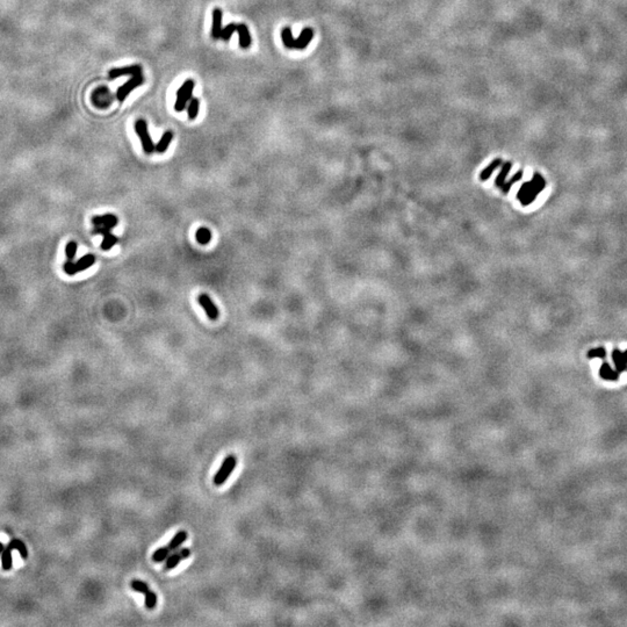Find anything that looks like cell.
Masks as SVG:
<instances>
[{"instance_id":"6da1fadb","label":"cell","mask_w":627,"mask_h":627,"mask_svg":"<svg viewBox=\"0 0 627 627\" xmlns=\"http://www.w3.org/2000/svg\"><path fill=\"white\" fill-rule=\"evenodd\" d=\"M313 36H314V30L311 28H304L301 31L300 36L296 40L293 38L292 30L290 27H286V28H283L281 31L283 46L288 49H299V50L306 49L309 46L311 40H313Z\"/></svg>"},{"instance_id":"7a4b0ae2","label":"cell","mask_w":627,"mask_h":627,"mask_svg":"<svg viewBox=\"0 0 627 627\" xmlns=\"http://www.w3.org/2000/svg\"><path fill=\"white\" fill-rule=\"evenodd\" d=\"M545 187V179L540 174L535 173L533 175L532 182L526 183L522 186L521 192L518 194V198L522 201V204L526 206L533 202L536 194H539Z\"/></svg>"},{"instance_id":"3957f363","label":"cell","mask_w":627,"mask_h":627,"mask_svg":"<svg viewBox=\"0 0 627 627\" xmlns=\"http://www.w3.org/2000/svg\"><path fill=\"white\" fill-rule=\"evenodd\" d=\"M130 588H132L134 592L144 595V605H146L148 610H155L157 604H158V597H157L155 592H152L148 583H146V582L142 580L134 579L130 582Z\"/></svg>"},{"instance_id":"277c9868","label":"cell","mask_w":627,"mask_h":627,"mask_svg":"<svg viewBox=\"0 0 627 627\" xmlns=\"http://www.w3.org/2000/svg\"><path fill=\"white\" fill-rule=\"evenodd\" d=\"M237 466V457L234 454H229L227 457L224 458L223 462L221 463L220 468L218 469V472H216V474L213 477V482L216 487H221L223 486L227 480L229 479V476L232 474V472L235 471V468Z\"/></svg>"},{"instance_id":"5b68a950","label":"cell","mask_w":627,"mask_h":627,"mask_svg":"<svg viewBox=\"0 0 627 627\" xmlns=\"http://www.w3.org/2000/svg\"><path fill=\"white\" fill-rule=\"evenodd\" d=\"M17 549L22 559L28 558V552H27L26 545L19 539H13L10 541L6 548H4L2 553V567L4 570H10L12 568V551Z\"/></svg>"},{"instance_id":"8992f818","label":"cell","mask_w":627,"mask_h":627,"mask_svg":"<svg viewBox=\"0 0 627 627\" xmlns=\"http://www.w3.org/2000/svg\"><path fill=\"white\" fill-rule=\"evenodd\" d=\"M194 80L187 79L177 92V101L174 103V110L177 112H183L186 108L187 102L191 100L192 92L194 88Z\"/></svg>"},{"instance_id":"52a82bcc","label":"cell","mask_w":627,"mask_h":627,"mask_svg":"<svg viewBox=\"0 0 627 627\" xmlns=\"http://www.w3.org/2000/svg\"><path fill=\"white\" fill-rule=\"evenodd\" d=\"M135 132H136L139 139H141L142 148H143L144 152L148 153V155H150V153L155 151V144H153L150 134H149L148 124L146 121L137 120L136 123H135Z\"/></svg>"},{"instance_id":"ba28073f","label":"cell","mask_w":627,"mask_h":627,"mask_svg":"<svg viewBox=\"0 0 627 627\" xmlns=\"http://www.w3.org/2000/svg\"><path fill=\"white\" fill-rule=\"evenodd\" d=\"M191 557V549L189 548H178L173 551L172 553L170 554L168 557V559L164 561V566H163V570L164 571H170L174 569L175 567L179 566V563L182 562L183 560H186Z\"/></svg>"},{"instance_id":"9c48e42d","label":"cell","mask_w":627,"mask_h":627,"mask_svg":"<svg viewBox=\"0 0 627 627\" xmlns=\"http://www.w3.org/2000/svg\"><path fill=\"white\" fill-rule=\"evenodd\" d=\"M143 82H144V78L142 77V75L133 76L132 79H129L127 83H124L122 86H120L119 88H117V92H116L117 100L122 102L124 99L128 97V94L130 92H133L135 88L139 86V85H142Z\"/></svg>"},{"instance_id":"30bf717a","label":"cell","mask_w":627,"mask_h":627,"mask_svg":"<svg viewBox=\"0 0 627 627\" xmlns=\"http://www.w3.org/2000/svg\"><path fill=\"white\" fill-rule=\"evenodd\" d=\"M198 301H199L200 306L202 307V309L205 310V313L209 319H211V321H215V319L219 317L218 307L214 304V302L211 301V299L208 295L201 294L199 297H198Z\"/></svg>"},{"instance_id":"8fae6325","label":"cell","mask_w":627,"mask_h":627,"mask_svg":"<svg viewBox=\"0 0 627 627\" xmlns=\"http://www.w3.org/2000/svg\"><path fill=\"white\" fill-rule=\"evenodd\" d=\"M142 66L141 65H132L124 67H115L110 71V79H116L121 76H136L141 75Z\"/></svg>"},{"instance_id":"7c38bea8","label":"cell","mask_w":627,"mask_h":627,"mask_svg":"<svg viewBox=\"0 0 627 627\" xmlns=\"http://www.w3.org/2000/svg\"><path fill=\"white\" fill-rule=\"evenodd\" d=\"M222 16L223 13L220 8H215L213 11V24H211V38L218 40L221 39L222 31Z\"/></svg>"},{"instance_id":"4fadbf2b","label":"cell","mask_w":627,"mask_h":627,"mask_svg":"<svg viewBox=\"0 0 627 627\" xmlns=\"http://www.w3.org/2000/svg\"><path fill=\"white\" fill-rule=\"evenodd\" d=\"M119 222V220L115 215L113 214H105V215H98V216H93L92 218V223L94 225H102V227H107V228H115V225Z\"/></svg>"},{"instance_id":"5bb4252c","label":"cell","mask_w":627,"mask_h":627,"mask_svg":"<svg viewBox=\"0 0 627 627\" xmlns=\"http://www.w3.org/2000/svg\"><path fill=\"white\" fill-rule=\"evenodd\" d=\"M236 31L238 33V36H240V46L243 49H247L250 48L252 40H251V35L249 28L244 25V24H237L236 25Z\"/></svg>"},{"instance_id":"9a60e30c","label":"cell","mask_w":627,"mask_h":627,"mask_svg":"<svg viewBox=\"0 0 627 627\" xmlns=\"http://www.w3.org/2000/svg\"><path fill=\"white\" fill-rule=\"evenodd\" d=\"M599 375L604 380L616 381L619 379V372L617 369H613L607 363H603L601 368H599Z\"/></svg>"},{"instance_id":"2e32d148","label":"cell","mask_w":627,"mask_h":627,"mask_svg":"<svg viewBox=\"0 0 627 627\" xmlns=\"http://www.w3.org/2000/svg\"><path fill=\"white\" fill-rule=\"evenodd\" d=\"M188 538V533L187 531L185 530H180L178 531L177 533L173 535V538L170 540V543L168 544V547L171 549V551H175V549H178L182 547V545L185 543V541L187 540Z\"/></svg>"},{"instance_id":"e0dca14e","label":"cell","mask_w":627,"mask_h":627,"mask_svg":"<svg viewBox=\"0 0 627 627\" xmlns=\"http://www.w3.org/2000/svg\"><path fill=\"white\" fill-rule=\"evenodd\" d=\"M96 263V257L93 255L88 254L86 256H84L83 258H80L77 263H75V267H76V272H82V271H85L91 267V266Z\"/></svg>"},{"instance_id":"ac0fdd59","label":"cell","mask_w":627,"mask_h":627,"mask_svg":"<svg viewBox=\"0 0 627 627\" xmlns=\"http://www.w3.org/2000/svg\"><path fill=\"white\" fill-rule=\"evenodd\" d=\"M612 362L615 364L616 369L619 373H622L624 371H626V363H625V358H624V353L620 350H613L612 351Z\"/></svg>"},{"instance_id":"d6986e66","label":"cell","mask_w":627,"mask_h":627,"mask_svg":"<svg viewBox=\"0 0 627 627\" xmlns=\"http://www.w3.org/2000/svg\"><path fill=\"white\" fill-rule=\"evenodd\" d=\"M171 553H172V551H171V549L168 547V545L163 546V547L157 548L156 551L152 553L151 560L155 563H162V562L164 563V561L168 559V557Z\"/></svg>"},{"instance_id":"ffe728a7","label":"cell","mask_w":627,"mask_h":627,"mask_svg":"<svg viewBox=\"0 0 627 627\" xmlns=\"http://www.w3.org/2000/svg\"><path fill=\"white\" fill-rule=\"evenodd\" d=\"M172 138H173L172 133L165 132L163 136H162V138L159 139L158 144H155V150L158 153H164L166 150H168L171 142H172Z\"/></svg>"},{"instance_id":"44dd1931","label":"cell","mask_w":627,"mask_h":627,"mask_svg":"<svg viewBox=\"0 0 627 627\" xmlns=\"http://www.w3.org/2000/svg\"><path fill=\"white\" fill-rule=\"evenodd\" d=\"M195 238L199 244L207 245L211 241V232L207 228H199L196 230Z\"/></svg>"},{"instance_id":"7402d4cb","label":"cell","mask_w":627,"mask_h":627,"mask_svg":"<svg viewBox=\"0 0 627 627\" xmlns=\"http://www.w3.org/2000/svg\"><path fill=\"white\" fill-rule=\"evenodd\" d=\"M117 242H119V238H117L116 236H114V235L112 234V231L106 234V235H103V240H102L101 244H100L101 250H105V251L111 250L112 247L114 246Z\"/></svg>"},{"instance_id":"603a6c76","label":"cell","mask_w":627,"mask_h":627,"mask_svg":"<svg viewBox=\"0 0 627 627\" xmlns=\"http://www.w3.org/2000/svg\"><path fill=\"white\" fill-rule=\"evenodd\" d=\"M511 168H512V163H511V162H507V163H504V164H503V166H502V170H500V173H499V175H498V177H497V179H496V185H497L498 187H500V188L503 187V185H504V179H505V177H507V175H508L509 171H510V169H511Z\"/></svg>"},{"instance_id":"cb8c5ba5","label":"cell","mask_w":627,"mask_h":627,"mask_svg":"<svg viewBox=\"0 0 627 627\" xmlns=\"http://www.w3.org/2000/svg\"><path fill=\"white\" fill-rule=\"evenodd\" d=\"M188 117L189 120H195L198 114H199V100L195 98H193L189 100V105H188Z\"/></svg>"},{"instance_id":"d4e9b609","label":"cell","mask_w":627,"mask_h":627,"mask_svg":"<svg viewBox=\"0 0 627 627\" xmlns=\"http://www.w3.org/2000/svg\"><path fill=\"white\" fill-rule=\"evenodd\" d=\"M502 163H503V162L500 160V159H495V160H493V163H491V164L488 166V168H487V169H485L483 171H482V172H481V175H480V178H481L482 180L488 179V178L490 177V174L493 173V171H494V170H496V169H497L498 166H499L500 164H502Z\"/></svg>"},{"instance_id":"484cf974","label":"cell","mask_w":627,"mask_h":627,"mask_svg":"<svg viewBox=\"0 0 627 627\" xmlns=\"http://www.w3.org/2000/svg\"><path fill=\"white\" fill-rule=\"evenodd\" d=\"M77 249H78V245H77L76 242H69L67 243V245L65 247V255L67 257V260H74L76 254H77Z\"/></svg>"},{"instance_id":"4316f807","label":"cell","mask_w":627,"mask_h":627,"mask_svg":"<svg viewBox=\"0 0 627 627\" xmlns=\"http://www.w3.org/2000/svg\"><path fill=\"white\" fill-rule=\"evenodd\" d=\"M606 357V351L604 347H597V349H593L588 352V358L589 359H594V358H599V359H605Z\"/></svg>"},{"instance_id":"83f0119b","label":"cell","mask_w":627,"mask_h":627,"mask_svg":"<svg viewBox=\"0 0 627 627\" xmlns=\"http://www.w3.org/2000/svg\"><path fill=\"white\" fill-rule=\"evenodd\" d=\"M236 31V24H229L225 28L222 29L221 31V39L224 40V41H228V40L231 38V35Z\"/></svg>"},{"instance_id":"f1b7e54d","label":"cell","mask_w":627,"mask_h":627,"mask_svg":"<svg viewBox=\"0 0 627 627\" xmlns=\"http://www.w3.org/2000/svg\"><path fill=\"white\" fill-rule=\"evenodd\" d=\"M63 270H64V272L67 274V276H75V274H77L75 263L72 260H67L64 264V266H63Z\"/></svg>"},{"instance_id":"f546056e","label":"cell","mask_w":627,"mask_h":627,"mask_svg":"<svg viewBox=\"0 0 627 627\" xmlns=\"http://www.w3.org/2000/svg\"><path fill=\"white\" fill-rule=\"evenodd\" d=\"M624 358H625V363H626V371H627V350L624 352Z\"/></svg>"},{"instance_id":"4dcf8cb0","label":"cell","mask_w":627,"mask_h":627,"mask_svg":"<svg viewBox=\"0 0 627 627\" xmlns=\"http://www.w3.org/2000/svg\"><path fill=\"white\" fill-rule=\"evenodd\" d=\"M3 551H4V545H3V543H0V553H3Z\"/></svg>"}]
</instances>
